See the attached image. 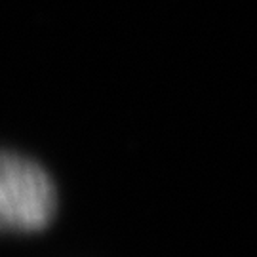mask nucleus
Segmentation results:
<instances>
[{
  "label": "nucleus",
  "mask_w": 257,
  "mask_h": 257,
  "mask_svg": "<svg viewBox=\"0 0 257 257\" xmlns=\"http://www.w3.org/2000/svg\"><path fill=\"white\" fill-rule=\"evenodd\" d=\"M57 208L59 196L52 175L37 160L6 151L0 166V223L4 232H42L54 223Z\"/></svg>",
  "instance_id": "nucleus-1"
}]
</instances>
